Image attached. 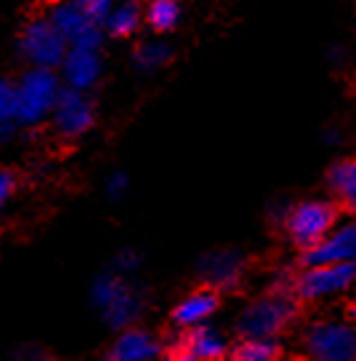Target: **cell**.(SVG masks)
<instances>
[{
  "instance_id": "6da1fadb",
  "label": "cell",
  "mask_w": 356,
  "mask_h": 361,
  "mask_svg": "<svg viewBox=\"0 0 356 361\" xmlns=\"http://www.w3.org/2000/svg\"><path fill=\"white\" fill-rule=\"evenodd\" d=\"M18 87V105H16V123L23 128L40 125L53 115V107L63 90L60 78L53 68H30L23 73L16 82Z\"/></svg>"
},
{
  "instance_id": "7a4b0ae2",
  "label": "cell",
  "mask_w": 356,
  "mask_h": 361,
  "mask_svg": "<svg viewBox=\"0 0 356 361\" xmlns=\"http://www.w3.org/2000/svg\"><path fill=\"white\" fill-rule=\"evenodd\" d=\"M23 60L30 68H60L68 55L70 45L63 37V32L50 23V18H35L20 32L18 40Z\"/></svg>"
},
{
  "instance_id": "3957f363",
  "label": "cell",
  "mask_w": 356,
  "mask_h": 361,
  "mask_svg": "<svg viewBox=\"0 0 356 361\" xmlns=\"http://www.w3.org/2000/svg\"><path fill=\"white\" fill-rule=\"evenodd\" d=\"M92 304L105 314L112 329H128L142 312V299L117 274H102L92 284Z\"/></svg>"
},
{
  "instance_id": "277c9868",
  "label": "cell",
  "mask_w": 356,
  "mask_h": 361,
  "mask_svg": "<svg viewBox=\"0 0 356 361\" xmlns=\"http://www.w3.org/2000/svg\"><path fill=\"white\" fill-rule=\"evenodd\" d=\"M297 314L294 304L289 302L287 294L276 292L274 297H264L259 302L250 304L245 309V314L240 317V334L245 336H262V339H269V336L279 334L289 326L292 317Z\"/></svg>"
},
{
  "instance_id": "5b68a950",
  "label": "cell",
  "mask_w": 356,
  "mask_h": 361,
  "mask_svg": "<svg viewBox=\"0 0 356 361\" xmlns=\"http://www.w3.org/2000/svg\"><path fill=\"white\" fill-rule=\"evenodd\" d=\"M336 222V204L331 202H304L292 209L287 219L289 239L299 250H312L326 237Z\"/></svg>"
},
{
  "instance_id": "8992f818",
  "label": "cell",
  "mask_w": 356,
  "mask_h": 361,
  "mask_svg": "<svg viewBox=\"0 0 356 361\" xmlns=\"http://www.w3.org/2000/svg\"><path fill=\"white\" fill-rule=\"evenodd\" d=\"M50 117H53V128L60 137L75 140L92 128V123H95V105L85 95V90H75V87L63 85Z\"/></svg>"
},
{
  "instance_id": "52a82bcc",
  "label": "cell",
  "mask_w": 356,
  "mask_h": 361,
  "mask_svg": "<svg viewBox=\"0 0 356 361\" xmlns=\"http://www.w3.org/2000/svg\"><path fill=\"white\" fill-rule=\"evenodd\" d=\"M356 279V262H334V264H314L294 279V294L302 299H319L346 289Z\"/></svg>"
},
{
  "instance_id": "ba28073f",
  "label": "cell",
  "mask_w": 356,
  "mask_h": 361,
  "mask_svg": "<svg viewBox=\"0 0 356 361\" xmlns=\"http://www.w3.org/2000/svg\"><path fill=\"white\" fill-rule=\"evenodd\" d=\"M50 23L63 32L70 48H92L100 50L102 45V27L90 16L75 6L73 0H60L50 8Z\"/></svg>"
},
{
  "instance_id": "9c48e42d",
  "label": "cell",
  "mask_w": 356,
  "mask_h": 361,
  "mask_svg": "<svg viewBox=\"0 0 356 361\" xmlns=\"http://www.w3.org/2000/svg\"><path fill=\"white\" fill-rule=\"evenodd\" d=\"M307 351L321 361L356 359V334L341 324H319L307 334Z\"/></svg>"
},
{
  "instance_id": "30bf717a",
  "label": "cell",
  "mask_w": 356,
  "mask_h": 361,
  "mask_svg": "<svg viewBox=\"0 0 356 361\" xmlns=\"http://www.w3.org/2000/svg\"><path fill=\"white\" fill-rule=\"evenodd\" d=\"M63 82L75 90H90L100 80L102 73V60L100 50L92 48H70L63 60Z\"/></svg>"
},
{
  "instance_id": "8fae6325",
  "label": "cell",
  "mask_w": 356,
  "mask_h": 361,
  "mask_svg": "<svg viewBox=\"0 0 356 361\" xmlns=\"http://www.w3.org/2000/svg\"><path fill=\"white\" fill-rule=\"evenodd\" d=\"M356 259V224H346L329 239H321L319 245L304 252L302 264H334V262Z\"/></svg>"
},
{
  "instance_id": "7c38bea8",
  "label": "cell",
  "mask_w": 356,
  "mask_h": 361,
  "mask_svg": "<svg viewBox=\"0 0 356 361\" xmlns=\"http://www.w3.org/2000/svg\"><path fill=\"white\" fill-rule=\"evenodd\" d=\"M227 344L217 331L207 329V326H190V331L177 339L175 344V359H222Z\"/></svg>"
},
{
  "instance_id": "4fadbf2b",
  "label": "cell",
  "mask_w": 356,
  "mask_h": 361,
  "mask_svg": "<svg viewBox=\"0 0 356 361\" xmlns=\"http://www.w3.org/2000/svg\"><path fill=\"white\" fill-rule=\"evenodd\" d=\"M219 307V294H217V287H204V289H197L195 294L185 299V302L177 304L175 314V324L182 326V329H190V326H197L202 319H207L212 312H217Z\"/></svg>"
},
{
  "instance_id": "5bb4252c",
  "label": "cell",
  "mask_w": 356,
  "mask_h": 361,
  "mask_svg": "<svg viewBox=\"0 0 356 361\" xmlns=\"http://www.w3.org/2000/svg\"><path fill=\"white\" fill-rule=\"evenodd\" d=\"M160 354V344L142 329H130L120 334L110 351V359L115 361H147Z\"/></svg>"
},
{
  "instance_id": "9a60e30c",
  "label": "cell",
  "mask_w": 356,
  "mask_h": 361,
  "mask_svg": "<svg viewBox=\"0 0 356 361\" xmlns=\"http://www.w3.org/2000/svg\"><path fill=\"white\" fill-rule=\"evenodd\" d=\"M200 269H202V274L207 276V282L212 287H234L240 282L242 259L234 252H219V255L207 257Z\"/></svg>"
},
{
  "instance_id": "2e32d148",
  "label": "cell",
  "mask_w": 356,
  "mask_h": 361,
  "mask_svg": "<svg viewBox=\"0 0 356 361\" xmlns=\"http://www.w3.org/2000/svg\"><path fill=\"white\" fill-rule=\"evenodd\" d=\"M329 185L339 197V202L356 214V159H346V162L331 167Z\"/></svg>"
},
{
  "instance_id": "e0dca14e",
  "label": "cell",
  "mask_w": 356,
  "mask_h": 361,
  "mask_svg": "<svg viewBox=\"0 0 356 361\" xmlns=\"http://www.w3.org/2000/svg\"><path fill=\"white\" fill-rule=\"evenodd\" d=\"M140 18H142L140 6L135 3V0H128V3H123V6L112 8L110 18L105 20L107 32H110L112 37L133 35V32L137 30V25H140Z\"/></svg>"
},
{
  "instance_id": "ac0fdd59",
  "label": "cell",
  "mask_w": 356,
  "mask_h": 361,
  "mask_svg": "<svg viewBox=\"0 0 356 361\" xmlns=\"http://www.w3.org/2000/svg\"><path fill=\"white\" fill-rule=\"evenodd\" d=\"M145 18H147V25L152 30H172L180 20V3L177 0H152L145 11Z\"/></svg>"
},
{
  "instance_id": "d6986e66",
  "label": "cell",
  "mask_w": 356,
  "mask_h": 361,
  "mask_svg": "<svg viewBox=\"0 0 356 361\" xmlns=\"http://www.w3.org/2000/svg\"><path fill=\"white\" fill-rule=\"evenodd\" d=\"M234 359L240 361H271L282 356V349L279 344L269 339H262V336H247L237 349H234Z\"/></svg>"
},
{
  "instance_id": "ffe728a7",
  "label": "cell",
  "mask_w": 356,
  "mask_h": 361,
  "mask_svg": "<svg viewBox=\"0 0 356 361\" xmlns=\"http://www.w3.org/2000/svg\"><path fill=\"white\" fill-rule=\"evenodd\" d=\"M170 48L162 43H145L137 48V53H135V63L140 65L142 70H157L162 68V65L170 60Z\"/></svg>"
},
{
  "instance_id": "44dd1931",
  "label": "cell",
  "mask_w": 356,
  "mask_h": 361,
  "mask_svg": "<svg viewBox=\"0 0 356 361\" xmlns=\"http://www.w3.org/2000/svg\"><path fill=\"white\" fill-rule=\"evenodd\" d=\"M18 87L11 80H0V125L16 123Z\"/></svg>"
},
{
  "instance_id": "7402d4cb",
  "label": "cell",
  "mask_w": 356,
  "mask_h": 361,
  "mask_svg": "<svg viewBox=\"0 0 356 361\" xmlns=\"http://www.w3.org/2000/svg\"><path fill=\"white\" fill-rule=\"evenodd\" d=\"M73 3L80 8L85 16H90L95 23H100V25H105V20L112 13V0H73Z\"/></svg>"
},
{
  "instance_id": "603a6c76",
  "label": "cell",
  "mask_w": 356,
  "mask_h": 361,
  "mask_svg": "<svg viewBox=\"0 0 356 361\" xmlns=\"http://www.w3.org/2000/svg\"><path fill=\"white\" fill-rule=\"evenodd\" d=\"M130 187V180L125 172H115V175L107 180V192H110L112 200H117V197H123V192Z\"/></svg>"
},
{
  "instance_id": "cb8c5ba5",
  "label": "cell",
  "mask_w": 356,
  "mask_h": 361,
  "mask_svg": "<svg viewBox=\"0 0 356 361\" xmlns=\"http://www.w3.org/2000/svg\"><path fill=\"white\" fill-rule=\"evenodd\" d=\"M13 190H16V177H13L8 170H0V209H3V204L11 200Z\"/></svg>"
},
{
  "instance_id": "d4e9b609",
  "label": "cell",
  "mask_w": 356,
  "mask_h": 361,
  "mask_svg": "<svg viewBox=\"0 0 356 361\" xmlns=\"http://www.w3.org/2000/svg\"><path fill=\"white\" fill-rule=\"evenodd\" d=\"M140 264V257L135 255V252H123V255L117 257V267L123 271H130V269H135V267Z\"/></svg>"
},
{
  "instance_id": "484cf974",
  "label": "cell",
  "mask_w": 356,
  "mask_h": 361,
  "mask_svg": "<svg viewBox=\"0 0 356 361\" xmlns=\"http://www.w3.org/2000/svg\"><path fill=\"white\" fill-rule=\"evenodd\" d=\"M349 317H351V319H356V299L349 304Z\"/></svg>"
}]
</instances>
